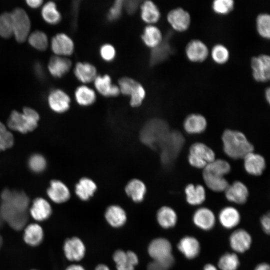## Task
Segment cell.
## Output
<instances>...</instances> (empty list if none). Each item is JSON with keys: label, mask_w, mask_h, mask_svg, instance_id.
Masks as SVG:
<instances>
[{"label": "cell", "mask_w": 270, "mask_h": 270, "mask_svg": "<svg viewBox=\"0 0 270 270\" xmlns=\"http://www.w3.org/2000/svg\"><path fill=\"white\" fill-rule=\"evenodd\" d=\"M172 32H169L164 36L162 42L156 48L151 49L150 56V64L152 66L158 64L168 58L174 52L170 40Z\"/></svg>", "instance_id": "7c38bea8"}, {"label": "cell", "mask_w": 270, "mask_h": 270, "mask_svg": "<svg viewBox=\"0 0 270 270\" xmlns=\"http://www.w3.org/2000/svg\"><path fill=\"white\" fill-rule=\"evenodd\" d=\"M76 102L82 106L92 104L96 100V92L86 85L82 84L76 88L74 91Z\"/></svg>", "instance_id": "d6a6232c"}, {"label": "cell", "mask_w": 270, "mask_h": 270, "mask_svg": "<svg viewBox=\"0 0 270 270\" xmlns=\"http://www.w3.org/2000/svg\"><path fill=\"white\" fill-rule=\"evenodd\" d=\"M64 252L68 260L78 262L84 256L86 248L81 239L74 236L65 240L64 244Z\"/></svg>", "instance_id": "4fadbf2b"}, {"label": "cell", "mask_w": 270, "mask_h": 270, "mask_svg": "<svg viewBox=\"0 0 270 270\" xmlns=\"http://www.w3.org/2000/svg\"><path fill=\"white\" fill-rule=\"evenodd\" d=\"M13 34V22L11 12H4L0 15V36L7 38Z\"/></svg>", "instance_id": "f6af8a7d"}, {"label": "cell", "mask_w": 270, "mask_h": 270, "mask_svg": "<svg viewBox=\"0 0 270 270\" xmlns=\"http://www.w3.org/2000/svg\"><path fill=\"white\" fill-rule=\"evenodd\" d=\"M224 192L226 197L229 201L238 204L244 203L248 195L246 186L238 181L228 185Z\"/></svg>", "instance_id": "ffe728a7"}, {"label": "cell", "mask_w": 270, "mask_h": 270, "mask_svg": "<svg viewBox=\"0 0 270 270\" xmlns=\"http://www.w3.org/2000/svg\"><path fill=\"white\" fill-rule=\"evenodd\" d=\"M207 122L206 118L199 114H192L188 116L184 122V130L190 134H198L206 128Z\"/></svg>", "instance_id": "4316f807"}, {"label": "cell", "mask_w": 270, "mask_h": 270, "mask_svg": "<svg viewBox=\"0 0 270 270\" xmlns=\"http://www.w3.org/2000/svg\"><path fill=\"white\" fill-rule=\"evenodd\" d=\"M170 131L168 126L164 120L154 118L144 126L140 132V138L148 146L158 148Z\"/></svg>", "instance_id": "3957f363"}, {"label": "cell", "mask_w": 270, "mask_h": 270, "mask_svg": "<svg viewBox=\"0 0 270 270\" xmlns=\"http://www.w3.org/2000/svg\"><path fill=\"white\" fill-rule=\"evenodd\" d=\"M29 198L22 191L4 190L0 195V213L4 221L16 230L24 228L28 220Z\"/></svg>", "instance_id": "6da1fadb"}, {"label": "cell", "mask_w": 270, "mask_h": 270, "mask_svg": "<svg viewBox=\"0 0 270 270\" xmlns=\"http://www.w3.org/2000/svg\"><path fill=\"white\" fill-rule=\"evenodd\" d=\"M30 168L34 172H43L46 166V162L45 158L40 154H34L28 160V162Z\"/></svg>", "instance_id": "681fc988"}, {"label": "cell", "mask_w": 270, "mask_h": 270, "mask_svg": "<svg viewBox=\"0 0 270 270\" xmlns=\"http://www.w3.org/2000/svg\"><path fill=\"white\" fill-rule=\"evenodd\" d=\"M48 102L50 108L58 113L68 110L70 106V98L69 96L60 89H55L50 93Z\"/></svg>", "instance_id": "e0dca14e"}, {"label": "cell", "mask_w": 270, "mask_h": 270, "mask_svg": "<svg viewBox=\"0 0 270 270\" xmlns=\"http://www.w3.org/2000/svg\"><path fill=\"white\" fill-rule=\"evenodd\" d=\"M140 18L148 24H154L160 18V12L156 4L151 0H146L140 6Z\"/></svg>", "instance_id": "d4e9b609"}, {"label": "cell", "mask_w": 270, "mask_h": 270, "mask_svg": "<svg viewBox=\"0 0 270 270\" xmlns=\"http://www.w3.org/2000/svg\"><path fill=\"white\" fill-rule=\"evenodd\" d=\"M52 212V208L50 204L41 198H36L30 209L32 216L38 221L46 220L50 216Z\"/></svg>", "instance_id": "83f0119b"}, {"label": "cell", "mask_w": 270, "mask_h": 270, "mask_svg": "<svg viewBox=\"0 0 270 270\" xmlns=\"http://www.w3.org/2000/svg\"><path fill=\"white\" fill-rule=\"evenodd\" d=\"M230 242L232 250L238 252H244L250 248L252 238L246 230L239 229L230 235Z\"/></svg>", "instance_id": "603a6c76"}, {"label": "cell", "mask_w": 270, "mask_h": 270, "mask_svg": "<svg viewBox=\"0 0 270 270\" xmlns=\"http://www.w3.org/2000/svg\"><path fill=\"white\" fill-rule=\"evenodd\" d=\"M74 73L77 80L84 84L94 82L98 76L96 66L88 62H77Z\"/></svg>", "instance_id": "44dd1931"}, {"label": "cell", "mask_w": 270, "mask_h": 270, "mask_svg": "<svg viewBox=\"0 0 270 270\" xmlns=\"http://www.w3.org/2000/svg\"><path fill=\"white\" fill-rule=\"evenodd\" d=\"M185 194L188 202L194 206L202 204L206 198L204 188L200 184H188L185 188Z\"/></svg>", "instance_id": "8d00e7d4"}, {"label": "cell", "mask_w": 270, "mask_h": 270, "mask_svg": "<svg viewBox=\"0 0 270 270\" xmlns=\"http://www.w3.org/2000/svg\"><path fill=\"white\" fill-rule=\"evenodd\" d=\"M51 48L54 53L58 56H70L74 52V42L66 34L59 33L52 38Z\"/></svg>", "instance_id": "5bb4252c"}, {"label": "cell", "mask_w": 270, "mask_h": 270, "mask_svg": "<svg viewBox=\"0 0 270 270\" xmlns=\"http://www.w3.org/2000/svg\"><path fill=\"white\" fill-rule=\"evenodd\" d=\"M44 232L42 228L36 224H31L24 229V239L31 246H37L42 241Z\"/></svg>", "instance_id": "e575fe53"}, {"label": "cell", "mask_w": 270, "mask_h": 270, "mask_svg": "<svg viewBox=\"0 0 270 270\" xmlns=\"http://www.w3.org/2000/svg\"><path fill=\"white\" fill-rule=\"evenodd\" d=\"M166 20L172 28L178 32L187 30L192 21L189 12L182 7H176L170 10L167 14Z\"/></svg>", "instance_id": "30bf717a"}, {"label": "cell", "mask_w": 270, "mask_h": 270, "mask_svg": "<svg viewBox=\"0 0 270 270\" xmlns=\"http://www.w3.org/2000/svg\"><path fill=\"white\" fill-rule=\"evenodd\" d=\"M203 178L207 186L213 191H224L229 185L224 176L203 171Z\"/></svg>", "instance_id": "74e56055"}, {"label": "cell", "mask_w": 270, "mask_h": 270, "mask_svg": "<svg viewBox=\"0 0 270 270\" xmlns=\"http://www.w3.org/2000/svg\"><path fill=\"white\" fill-rule=\"evenodd\" d=\"M123 9V0H116L114 1L110 8L106 14V18L110 22L118 20L122 15Z\"/></svg>", "instance_id": "f907efd6"}, {"label": "cell", "mask_w": 270, "mask_h": 270, "mask_svg": "<svg viewBox=\"0 0 270 270\" xmlns=\"http://www.w3.org/2000/svg\"><path fill=\"white\" fill-rule=\"evenodd\" d=\"M193 221L199 228L204 230H209L212 228L214 224L215 217L210 209L202 208L194 213Z\"/></svg>", "instance_id": "f1b7e54d"}, {"label": "cell", "mask_w": 270, "mask_h": 270, "mask_svg": "<svg viewBox=\"0 0 270 270\" xmlns=\"http://www.w3.org/2000/svg\"><path fill=\"white\" fill-rule=\"evenodd\" d=\"M120 93L130 98V105L134 108L140 106L146 97V92L142 85L132 78L124 76L118 81Z\"/></svg>", "instance_id": "8992f818"}, {"label": "cell", "mask_w": 270, "mask_h": 270, "mask_svg": "<svg viewBox=\"0 0 270 270\" xmlns=\"http://www.w3.org/2000/svg\"><path fill=\"white\" fill-rule=\"evenodd\" d=\"M141 38L146 46L152 49L160 44L164 36L158 26L154 24H148L144 28Z\"/></svg>", "instance_id": "484cf974"}, {"label": "cell", "mask_w": 270, "mask_h": 270, "mask_svg": "<svg viewBox=\"0 0 270 270\" xmlns=\"http://www.w3.org/2000/svg\"><path fill=\"white\" fill-rule=\"evenodd\" d=\"M256 27L258 34L262 38H270V15L266 12L258 14L256 19Z\"/></svg>", "instance_id": "60d3db41"}, {"label": "cell", "mask_w": 270, "mask_h": 270, "mask_svg": "<svg viewBox=\"0 0 270 270\" xmlns=\"http://www.w3.org/2000/svg\"><path fill=\"white\" fill-rule=\"evenodd\" d=\"M234 6L235 2L234 0H214L212 2L211 6L214 13L224 16L232 12Z\"/></svg>", "instance_id": "bcb514c9"}, {"label": "cell", "mask_w": 270, "mask_h": 270, "mask_svg": "<svg viewBox=\"0 0 270 270\" xmlns=\"http://www.w3.org/2000/svg\"><path fill=\"white\" fill-rule=\"evenodd\" d=\"M2 238L1 236H0V248L2 245Z\"/></svg>", "instance_id": "003e7915"}, {"label": "cell", "mask_w": 270, "mask_h": 270, "mask_svg": "<svg viewBox=\"0 0 270 270\" xmlns=\"http://www.w3.org/2000/svg\"><path fill=\"white\" fill-rule=\"evenodd\" d=\"M264 97L265 99L268 104L270 102V87H267L264 90Z\"/></svg>", "instance_id": "6125c7cd"}, {"label": "cell", "mask_w": 270, "mask_h": 270, "mask_svg": "<svg viewBox=\"0 0 270 270\" xmlns=\"http://www.w3.org/2000/svg\"><path fill=\"white\" fill-rule=\"evenodd\" d=\"M188 160L190 165L198 168L204 169L208 164L204 160L191 154H189L188 156Z\"/></svg>", "instance_id": "db71d44e"}, {"label": "cell", "mask_w": 270, "mask_h": 270, "mask_svg": "<svg viewBox=\"0 0 270 270\" xmlns=\"http://www.w3.org/2000/svg\"><path fill=\"white\" fill-rule=\"evenodd\" d=\"M219 220L221 224L226 228L236 226L240 220V215L235 208L228 206L222 210L219 214Z\"/></svg>", "instance_id": "d590c367"}, {"label": "cell", "mask_w": 270, "mask_h": 270, "mask_svg": "<svg viewBox=\"0 0 270 270\" xmlns=\"http://www.w3.org/2000/svg\"><path fill=\"white\" fill-rule=\"evenodd\" d=\"M190 154L196 156L207 164L215 160L214 151L206 145L201 142L192 144L190 148Z\"/></svg>", "instance_id": "f35d334b"}, {"label": "cell", "mask_w": 270, "mask_h": 270, "mask_svg": "<svg viewBox=\"0 0 270 270\" xmlns=\"http://www.w3.org/2000/svg\"><path fill=\"white\" fill-rule=\"evenodd\" d=\"M140 4V2L138 0H123V8L128 14H132L136 12Z\"/></svg>", "instance_id": "f5cc1de1"}, {"label": "cell", "mask_w": 270, "mask_h": 270, "mask_svg": "<svg viewBox=\"0 0 270 270\" xmlns=\"http://www.w3.org/2000/svg\"><path fill=\"white\" fill-rule=\"evenodd\" d=\"M35 69H36V72L37 73V74L42 77V76L43 75V71L42 68V66L40 64H36L35 66Z\"/></svg>", "instance_id": "94428289"}, {"label": "cell", "mask_w": 270, "mask_h": 270, "mask_svg": "<svg viewBox=\"0 0 270 270\" xmlns=\"http://www.w3.org/2000/svg\"><path fill=\"white\" fill-rule=\"evenodd\" d=\"M3 220H2V216L0 214V228L1 227V226H2V224H3Z\"/></svg>", "instance_id": "03108f58"}, {"label": "cell", "mask_w": 270, "mask_h": 270, "mask_svg": "<svg viewBox=\"0 0 270 270\" xmlns=\"http://www.w3.org/2000/svg\"><path fill=\"white\" fill-rule=\"evenodd\" d=\"M204 270H217V269L212 264H208L204 266Z\"/></svg>", "instance_id": "e7e4bbea"}, {"label": "cell", "mask_w": 270, "mask_h": 270, "mask_svg": "<svg viewBox=\"0 0 270 270\" xmlns=\"http://www.w3.org/2000/svg\"><path fill=\"white\" fill-rule=\"evenodd\" d=\"M146 269L147 270H168L162 264L156 260H152L149 262Z\"/></svg>", "instance_id": "11a10c76"}, {"label": "cell", "mask_w": 270, "mask_h": 270, "mask_svg": "<svg viewBox=\"0 0 270 270\" xmlns=\"http://www.w3.org/2000/svg\"><path fill=\"white\" fill-rule=\"evenodd\" d=\"M239 264L237 256L233 253H226L220 257L218 262L222 270H236Z\"/></svg>", "instance_id": "7dc6e473"}, {"label": "cell", "mask_w": 270, "mask_h": 270, "mask_svg": "<svg viewBox=\"0 0 270 270\" xmlns=\"http://www.w3.org/2000/svg\"><path fill=\"white\" fill-rule=\"evenodd\" d=\"M230 170V166L228 162L224 160L218 159L208 164L203 171L224 176Z\"/></svg>", "instance_id": "7bdbcfd3"}, {"label": "cell", "mask_w": 270, "mask_h": 270, "mask_svg": "<svg viewBox=\"0 0 270 270\" xmlns=\"http://www.w3.org/2000/svg\"><path fill=\"white\" fill-rule=\"evenodd\" d=\"M96 90L105 97H116L120 94L118 85L112 83L110 76L107 74L98 75L94 80Z\"/></svg>", "instance_id": "2e32d148"}, {"label": "cell", "mask_w": 270, "mask_h": 270, "mask_svg": "<svg viewBox=\"0 0 270 270\" xmlns=\"http://www.w3.org/2000/svg\"><path fill=\"white\" fill-rule=\"evenodd\" d=\"M66 270H86L81 265L78 264H73L67 267Z\"/></svg>", "instance_id": "680465c9"}, {"label": "cell", "mask_w": 270, "mask_h": 270, "mask_svg": "<svg viewBox=\"0 0 270 270\" xmlns=\"http://www.w3.org/2000/svg\"><path fill=\"white\" fill-rule=\"evenodd\" d=\"M72 66L71 61L64 57L55 56L50 58L48 70L54 77L60 78L70 70Z\"/></svg>", "instance_id": "cb8c5ba5"}, {"label": "cell", "mask_w": 270, "mask_h": 270, "mask_svg": "<svg viewBox=\"0 0 270 270\" xmlns=\"http://www.w3.org/2000/svg\"><path fill=\"white\" fill-rule=\"evenodd\" d=\"M184 138L178 130L170 131L160 144V156L162 164L170 166L178 157L184 144Z\"/></svg>", "instance_id": "277c9868"}, {"label": "cell", "mask_w": 270, "mask_h": 270, "mask_svg": "<svg viewBox=\"0 0 270 270\" xmlns=\"http://www.w3.org/2000/svg\"><path fill=\"white\" fill-rule=\"evenodd\" d=\"M178 250L188 259L197 256L200 251V245L198 240L192 236H186L179 242Z\"/></svg>", "instance_id": "f546056e"}, {"label": "cell", "mask_w": 270, "mask_h": 270, "mask_svg": "<svg viewBox=\"0 0 270 270\" xmlns=\"http://www.w3.org/2000/svg\"><path fill=\"white\" fill-rule=\"evenodd\" d=\"M185 54L187 59L192 62H202L206 60L210 54L207 45L202 40L192 39L185 47Z\"/></svg>", "instance_id": "8fae6325"}, {"label": "cell", "mask_w": 270, "mask_h": 270, "mask_svg": "<svg viewBox=\"0 0 270 270\" xmlns=\"http://www.w3.org/2000/svg\"><path fill=\"white\" fill-rule=\"evenodd\" d=\"M170 242L165 238H158L152 240L148 247V252L153 260L162 264L170 262L174 256Z\"/></svg>", "instance_id": "52a82bcc"}, {"label": "cell", "mask_w": 270, "mask_h": 270, "mask_svg": "<svg viewBox=\"0 0 270 270\" xmlns=\"http://www.w3.org/2000/svg\"><path fill=\"white\" fill-rule=\"evenodd\" d=\"M104 217L108 224L114 228H120L124 226L127 220L126 212L118 205L108 206L104 213Z\"/></svg>", "instance_id": "ac0fdd59"}, {"label": "cell", "mask_w": 270, "mask_h": 270, "mask_svg": "<svg viewBox=\"0 0 270 270\" xmlns=\"http://www.w3.org/2000/svg\"><path fill=\"white\" fill-rule=\"evenodd\" d=\"M210 56L216 64H224L229 60L230 53L228 48L222 44H216L210 50Z\"/></svg>", "instance_id": "b9f144b4"}, {"label": "cell", "mask_w": 270, "mask_h": 270, "mask_svg": "<svg viewBox=\"0 0 270 270\" xmlns=\"http://www.w3.org/2000/svg\"><path fill=\"white\" fill-rule=\"evenodd\" d=\"M42 16L48 24H56L60 22L62 16L56 8V4L53 2H47L42 7Z\"/></svg>", "instance_id": "ab89813d"}, {"label": "cell", "mask_w": 270, "mask_h": 270, "mask_svg": "<svg viewBox=\"0 0 270 270\" xmlns=\"http://www.w3.org/2000/svg\"><path fill=\"white\" fill-rule=\"evenodd\" d=\"M47 194L52 201L56 203H63L70 196V192L66 186L58 180H52L47 190Z\"/></svg>", "instance_id": "d6986e66"}, {"label": "cell", "mask_w": 270, "mask_h": 270, "mask_svg": "<svg viewBox=\"0 0 270 270\" xmlns=\"http://www.w3.org/2000/svg\"><path fill=\"white\" fill-rule=\"evenodd\" d=\"M94 270H110V269L104 264H99L95 268Z\"/></svg>", "instance_id": "be15d7a7"}, {"label": "cell", "mask_w": 270, "mask_h": 270, "mask_svg": "<svg viewBox=\"0 0 270 270\" xmlns=\"http://www.w3.org/2000/svg\"><path fill=\"white\" fill-rule=\"evenodd\" d=\"M14 141L12 134L0 122V152L11 148L14 144Z\"/></svg>", "instance_id": "c3c4849f"}, {"label": "cell", "mask_w": 270, "mask_h": 270, "mask_svg": "<svg viewBox=\"0 0 270 270\" xmlns=\"http://www.w3.org/2000/svg\"><path fill=\"white\" fill-rule=\"evenodd\" d=\"M96 188V185L92 180L82 178L76 184L75 192L80 200L86 201L94 196Z\"/></svg>", "instance_id": "4dcf8cb0"}, {"label": "cell", "mask_w": 270, "mask_h": 270, "mask_svg": "<svg viewBox=\"0 0 270 270\" xmlns=\"http://www.w3.org/2000/svg\"><path fill=\"white\" fill-rule=\"evenodd\" d=\"M223 149L226 154L233 159L243 158L252 152L254 146L242 132L226 130L222 136Z\"/></svg>", "instance_id": "7a4b0ae2"}, {"label": "cell", "mask_w": 270, "mask_h": 270, "mask_svg": "<svg viewBox=\"0 0 270 270\" xmlns=\"http://www.w3.org/2000/svg\"><path fill=\"white\" fill-rule=\"evenodd\" d=\"M156 220L162 228L167 229L172 228L176 224L177 216L174 210L170 207L164 206L156 214Z\"/></svg>", "instance_id": "836d02e7"}, {"label": "cell", "mask_w": 270, "mask_h": 270, "mask_svg": "<svg viewBox=\"0 0 270 270\" xmlns=\"http://www.w3.org/2000/svg\"><path fill=\"white\" fill-rule=\"evenodd\" d=\"M112 258L116 270H134L138 263V255L131 250H118L114 252Z\"/></svg>", "instance_id": "9a60e30c"}, {"label": "cell", "mask_w": 270, "mask_h": 270, "mask_svg": "<svg viewBox=\"0 0 270 270\" xmlns=\"http://www.w3.org/2000/svg\"><path fill=\"white\" fill-rule=\"evenodd\" d=\"M254 270H270V269L267 264H260Z\"/></svg>", "instance_id": "91938a15"}, {"label": "cell", "mask_w": 270, "mask_h": 270, "mask_svg": "<svg viewBox=\"0 0 270 270\" xmlns=\"http://www.w3.org/2000/svg\"><path fill=\"white\" fill-rule=\"evenodd\" d=\"M39 115L34 109L26 107L22 112L13 110L8 120V126L12 130L26 134L32 131L38 124Z\"/></svg>", "instance_id": "5b68a950"}, {"label": "cell", "mask_w": 270, "mask_h": 270, "mask_svg": "<svg viewBox=\"0 0 270 270\" xmlns=\"http://www.w3.org/2000/svg\"><path fill=\"white\" fill-rule=\"evenodd\" d=\"M244 167L249 174L254 176L261 174L266 168L264 158L253 152L247 154L244 158Z\"/></svg>", "instance_id": "7402d4cb"}, {"label": "cell", "mask_w": 270, "mask_h": 270, "mask_svg": "<svg viewBox=\"0 0 270 270\" xmlns=\"http://www.w3.org/2000/svg\"><path fill=\"white\" fill-rule=\"evenodd\" d=\"M14 34L18 42H23L28 36L30 21L26 12L22 8H17L12 12Z\"/></svg>", "instance_id": "ba28073f"}, {"label": "cell", "mask_w": 270, "mask_h": 270, "mask_svg": "<svg viewBox=\"0 0 270 270\" xmlns=\"http://www.w3.org/2000/svg\"><path fill=\"white\" fill-rule=\"evenodd\" d=\"M28 41L32 47L39 50H45L48 46L47 36L40 30H36L32 32L28 37Z\"/></svg>", "instance_id": "ee69618b"}, {"label": "cell", "mask_w": 270, "mask_h": 270, "mask_svg": "<svg viewBox=\"0 0 270 270\" xmlns=\"http://www.w3.org/2000/svg\"><path fill=\"white\" fill-rule=\"evenodd\" d=\"M26 2L29 6L32 8H37L42 4L43 1L41 0H27Z\"/></svg>", "instance_id": "6f0895ef"}, {"label": "cell", "mask_w": 270, "mask_h": 270, "mask_svg": "<svg viewBox=\"0 0 270 270\" xmlns=\"http://www.w3.org/2000/svg\"><path fill=\"white\" fill-rule=\"evenodd\" d=\"M100 55L102 59L108 62L114 60L116 56L114 47L110 44H104L100 48Z\"/></svg>", "instance_id": "816d5d0a"}, {"label": "cell", "mask_w": 270, "mask_h": 270, "mask_svg": "<svg viewBox=\"0 0 270 270\" xmlns=\"http://www.w3.org/2000/svg\"><path fill=\"white\" fill-rule=\"evenodd\" d=\"M125 191L126 194L135 202H142L146 192L145 184L138 179L130 180L126 185Z\"/></svg>", "instance_id": "1f68e13d"}, {"label": "cell", "mask_w": 270, "mask_h": 270, "mask_svg": "<svg viewBox=\"0 0 270 270\" xmlns=\"http://www.w3.org/2000/svg\"><path fill=\"white\" fill-rule=\"evenodd\" d=\"M261 224L264 230L267 234L270 233V215H264L261 218Z\"/></svg>", "instance_id": "9f6ffc18"}, {"label": "cell", "mask_w": 270, "mask_h": 270, "mask_svg": "<svg viewBox=\"0 0 270 270\" xmlns=\"http://www.w3.org/2000/svg\"><path fill=\"white\" fill-rule=\"evenodd\" d=\"M252 74L254 80L258 82H266L270 79V56L261 54L253 56L250 58Z\"/></svg>", "instance_id": "9c48e42d"}]
</instances>
